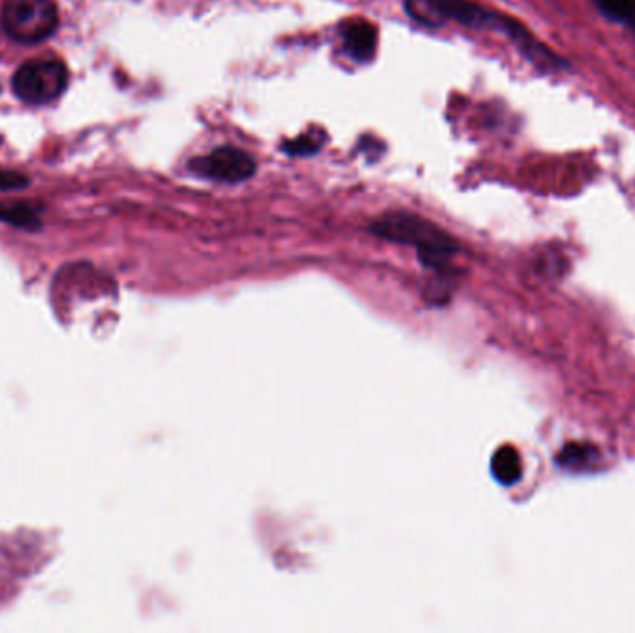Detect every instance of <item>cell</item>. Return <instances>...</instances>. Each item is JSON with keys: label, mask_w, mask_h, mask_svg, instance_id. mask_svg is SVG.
<instances>
[{"label": "cell", "mask_w": 635, "mask_h": 633, "mask_svg": "<svg viewBox=\"0 0 635 633\" xmlns=\"http://www.w3.org/2000/svg\"><path fill=\"white\" fill-rule=\"evenodd\" d=\"M407 13L424 26H441L455 21L468 28H493L517 43L520 51H528L535 38L524 26L507 15L489 12L470 0H407Z\"/></svg>", "instance_id": "1"}, {"label": "cell", "mask_w": 635, "mask_h": 633, "mask_svg": "<svg viewBox=\"0 0 635 633\" xmlns=\"http://www.w3.org/2000/svg\"><path fill=\"white\" fill-rule=\"evenodd\" d=\"M370 231L390 242L416 247L424 264L435 270H441L457 253V244L452 236L435 223L409 212H390L374 221Z\"/></svg>", "instance_id": "2"}, {"label": "cell", "mask_w": 635, "mask_h": 633, "mask_svg": "<svg viewBox=\"0 0 635 633\" xmlns=\"http://www.w3.org/2000/svg\"><path fill=\"white\" fill-rule=\"evenodd\" d=\"M58 26V10L52 0H6L2 28L17 43H39Z\"/></svg>", "instance_id": "3"}, {"label": "cell", "mask_w": 635, "mask_h": 633, "mask_svg": "<svg viewBox=\"0 0 635 633\" xmlns=\"http://www.w3.org/2000/svg\"><path fill=\"white\" fill-rule=\"evenodd\" d=\"M69 84V71L58 60H30L17 69L12 86L15 95L26 104L52 103Z\"/></svg>", "instance_id": "4"}, {"label": "cell", "mask_w": 635, "mask_h": 633, "mask_svg": "<svg viewBox=\"0 0 635 633\" xmlns=\"http://www.w3.org/2000/svg\"><path fill=\"white\" fill-rule=\"evenodd\" d=\"M195 175L218 182H244L257 171V162L246 151L236 147H218L205 156H197L190 162Z\"/></svg>", "instance_id": "5"}, {"label": "cell", "mask_w": 635, "mask_h": 633, "mask_svg": "<svg viewBox=\"0 0 635 633\" xmlns=\"http://www.w3.org/2000/svg\"><path fill=\"white\" fill-rule=\"evenodd\" d=\"M342 39L346 52L357 62H370L376 54L377 32L364 19H355L342 28Z\"/></svg>", "instance_id": "6"}, {"label": "cell", "mask_w": 635, "mask_h": 633, "mask_svg": "<svg viewBox=\"0 0 635 633\" xmlns=\"http://www.w3.org/2000/svg\"><path fill=\"white\" fill-rule=\"evenodd\" d=\"M600 461V452L593 444L587 442H569L561 448L556 457V463L565 470L572 472H584L587 468H593Z\"/></svg>", "instance_id": "7"}, {"label": "cell", "mask_w": 635, "mask_h": 633, "mask_svg": "<svg viewBox=\"0 0 635 633\" xmlns=\"http://www.w3.org/2000/svg\"><path fill=\"white\" fill-rule=\"evenodd\" d=\"M491 470L494 478L498 479L502 485H515L522 478V461L515 448L502 446L498 452L494 453L491 461Z\"/></svg>", "instance_id": "8"}, {"label": "cell", "mask_w": 635, "mask_h": 633, "mask_svg": "<svg viewBox=\"0 0 635 633\" xmlns=\"http://www.w3.org/2000/svg\"><path fill=\"white\" fill-rule=\"evenodd\" d=\"M0 221L23 229H38V212L25 203H0Z\"/></svg>", "instance_id": "9"}, {"label": "cell", "mask_w": 635, "mask_h": 633, "mask_svg": "<svg viewBox=\"0 0 635 633\" xmlns=\"http://www.w3.org/2000/svg\"><path fill=\"white\" fill-rule=\"evenodd\" d=\"M597 4L610 19L630 26L635 34V0H597Z\"/></svg>", "instance_id": "10"}, {"label": "cell", "mask_w": 635, "mask_h": 633, "mask_svg": "<svg viewBox=\"0 0 635 633\" xmlns=\"http://www.w3.org/2000/svg\"><path fill=\"white\" fill-rule=\"evenodd\" d=\"M324 140V134H318V132H314V134H303V136H299V138L292 140V142H286L283 149H285V153L292 156L314 155V153L320 151Z\"/></svg>", "instance_id": "11"}, {"label": "cell", "mask_w": 635, "mask_h": 633, "mask_svg": "<svg viewBox=\"0 0 635 633\" xmlns=\"http://www.w3.org/2000/svg\"><path fill=\"white\" fill-rule=\"evenodd\" d=\"M28 184V179L21 173L0 169V192H10V190H21Z\"/></svg>", "instance_id": "12"}]
</instances>
